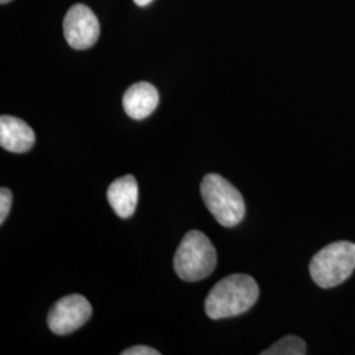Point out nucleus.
<instances>
[{
    "label": "nucleus",
    "mask_w": 355,
    "mask_h": 355,
    "mask_svg": "<svg viewBox=\"0 0 355 355\" xmlns=\"http://www.w3.org/2000/svg\"><path fill=\"white\" fill-rule=\"evenodd\" d=\"M259 297L257 282L246 274H233L216 283L205 299V313L212 320L230 318L248 312Z\"/></svg>",
    "instance_id": "1"
},
{
    "label": "nucleus",
    "mask_w": 355,
    "mask_h": 355,
    "mask_svg": "<svg viewBox=\"0 0 355 355\" xmlns=\"http://www.w3.org/2000/svg\"><path fill=\"white\" fill-rule=\"evenodd\" d=\"M217 263V253L211 240L200 230H191L178 246L174 268L186 282H198L209 277Z\"/></svg>",
    "instance_id": "2"
},
{
    "label": "nucleus",
    "mask_w": 355,
    "mask_h": 355,
    "mask_svg": "<svg viewBox=\"0 0 355 355\" xmlns=\"http://www.w3.org/2000/svg\"><path fill=\"white\" fill-rule=\"evenodd\" d=\"M204 204L223 227H236L245 216L241 192L218 174L205 175L200 186Z\"/></svg>",
    "instance_id": "3"
},
{
    "label": "nucleus",
    "mask_w": 355,
    "mask_h": 355,
    "mask_svg": "<svg viewBox=\"0 0 355 355\" xmlns=\"http://www.w3.org/2000/svg\"><path fill=\"white\" fill-rule=\"evenodd\" d=\"M355 270V243L333 242L321 249L311 261L309 272L313 282L322 288L337 287Z\"/></svg>",
    "instance_id": "4"
},
{
    "label": "nucleus",
    "mask_w": 355,
    "mask_h": 355,
    "mask_svg": "<svg viewBox=\"0 0 355 355\" xmlns=\"http://www.w3.org/2000/svg\"><path fill=\"white\" fill-rule=\"evenodd\" d=\"M92 315V306L82 295H67L51 306L48 327L57 336L70 334L83 327Z\"/></svg>",
    "instance_id": "5"
},
{
    "label": "nucleus",
    "mask_w": 355,
    "mask_h": 355,
    "mask_svg": "<svg viewBox=\"0 0 355 355\" xmlns=\"http://www.w3.org/2000/svg\"><path fill=\"white\" fill-rule=\"evenodd\" d=\"M64 33L69 45L85 51L95 45L101 35V24L95 13L85 4L73 6L64 16Z\"/></svg>",
    "instance_id": "6"
},
{
    "label": "nucleus",
    "mask_w": 355,
    "mask_h": 355,
    "mask_svg": "<svg viewBox=\"0 0 355 355\" xmlns=\"http://www.w3.org/2000/svg\"><path fill=\"white\" fill-rule=\"evenodd\" d=\"M36 135L33 129L19 117L3 114L0 117V145L11 153H26L33 148Z\"/></svg>",
    "instance_id": "7"
},
{
    "label": "nucleus",
    "mask_w": 355,
    "mask_h": 355,
    "mask_svg": "<svg viewBox=\"0 0 355 355\" xmlns=\"http://www.w3.org/2000/svg\"><path fill=\"white\" fill-rule=\"evenodd\" d=\"M158 102V91L148 82H139L132 85L125 91L123 98L125 114L135 120H142L150 116L155 111Z\"/></svg>",
    "instance_id": "8"
},
{
    "label": "nucleus",
    "mask_w": 355,
    "mask_h": 355,
    "mask_svg": "<svg viewBox=\"0 0 355 355\" xmlns=\"http://www.w3.org/2000/svg\"><path fill=\"white\" fill-rule=\"evenodd\" d=\"M107 199L116 215L121 218L130 217L139 202V183L136 178L125 175L116 179L108 187Z\"/></svg>",
    "instance_id": "9"
},
{
    "label": "nucleus",
    "mask_w": 355,
    "mask_h": 355,
    "mask_svg": "<svg viewBox=\"0 0 355 355\" xmlns=\"http://www.w3.org/2000/svg\"><path fill=\"white\" fill-rule=\"evenodd\" d=\"M306 353L305 343L296 336H286L279 341L262 352V355H304Z\"/></svg>",
    "instance_id": "10"
},
{
    "label": "nucleus",
    "mask_w": 355,
    "mask_h": 355,
    "mask_svg": "<svg viewBox=\"0 0 355 355\" xmlns=\"http://www.w3.org/2000/svg\"><path fill=\"white\" fill-rule=\"evenodd\" d=\"M12 207V192L8 189L0 190V224H3Z\"/></svg>",
    "instance_id": "11"
},
{
    "label": "nucleus",
    "mask_w": 355,
    "mask_h": 355,
    "mask_svg": "<svg viewBox=\"0 0 355 355\" xmlns=\"http://www.w3.org/2000/svg\"><path fill=\"white\" fill-rule=\"evenodd\" d=\"M123 355H159V352L153 349L150 346L145 345H139V346H132L127 350H124Z\"/></svg>",
    "instance_id": "12"
},
{
    "label": "nucleus",
    "mask_w": 355,
    "mask_h": 355,
    "mask_svg": "<svg viewBox=\"0 0 355 355\" xmlns=\"http://www.w3.org/2000/svg\"><path fill=\"white\" fill-rule=\"evenodd\" d=\"M153 0H135V3L137 4V6H141V7H145V6H148V4H150Z\"/></svg>",
    "instance_id": "13"
},
{
    "label": "nucleus",
    "mask_w": 355,
    "mask_h": 355,
    "mask_svg": "<svg viewBox=\"0 0 355 355\" xmlns=\"http://www.w3.org/2000/svg\"><path fill=\"white\" fill-rule=\"evenodd\" d=\"M10 1H11V0H0V3H1V4H6V3H10Z\"/></svg>",
    "instance_id": "14"
}]
</instances>
